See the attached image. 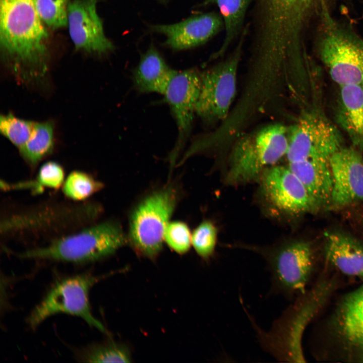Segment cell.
<instances>
[{"instance_id":"1","label":"cell","mask_w":363,"mask_h":363,"mask_svg":"<svg viewBox=\"0 0 363 363\" xmlns=\"http://www.w3.org/2000/svg\"><path fill=\"white\" fill-rule=\"evenodd\" d=\"M0 41L5 59L25 81L41 79L48 70V33L35 0H1Z\"/></svg>"},{"instance_id":"2","label":"cell","mask_w":363,"mask_h":363,"mask_svg":"<svg viewBox=\"0 0 363 363\" xmlns=\"http://www.w3.org/2000/svg\"><path fill=\"white\" fill-rule=\"evenodd\" d=\"M128 243L122 226L116 222L107 221L86 226L57 237L45 246L17 255L21 258L83 263L108 257Z\"/></svg>"},{"instance_id":"3","label":"cell","mask_w":363,"mask_h":363,"mask_svg":"<svg viewBox=\"0 0 363 363\" xmlns=\"http://www.w3.org/2000/svg\"><path fill=\"white\" fill-rule=\"evenodd\" d=\"M179 198L175 186L169 184L143 198L129 216L128 243L144 257L154 259L161 252L164 234Z\"/></svg>"},{"instance_id":"4","label":"cell","mask_w":363,"mask_h":363,"mask_svg":"<svg viewBox=\"0 0 363 363\" xmlns=\"http://www.w3.org/2000/svg\"><path fill=\"white\" fill-rule=\"evenodd\" d=\"M324 286L306 299L286 310L268 331L262 330L252 320L262 347L275 358L284 362H305L302 347L304 331L324 302L327 294Z\"/></svg>"},{"instance_id":"5","label":"cell","mask_w":363,"mask_h":363,"mask_svg":"<svg viewBox=\"0 0 363 363\" xmlns=\"http://www.w3.org/2000/svg\"><path fill=\"white\" fill-rule=\"evenodd\" d=\"M288 145V127L280 123L271 124L243 135L231 151L228 180L237 183L254 178L285 156Z\"/></svg>"},{"instance_id":"6","label":"cell","mask_w":363,"mask_h":363,"mask_svg":"<svg viewBox=\"0 0 363 363\" xmlns=\"http://www.w3.org/2000/svg\"><path fill=\"white\" fill-rule=\"evenodd\" d=\"M244 36L226 59L201 73V85L196 114L206 124L222 121L229 113L236 93Z\"/></svg>"},{"instance_id":"7","label":"cell","mask_w":363,"mask_h":363,"mask_svg":"<svg viewBox=\"0 0 363 363\" xmlns=\"http://www.w3.org/2000/svg\"><path fill=\"white\" fill-rule=\"evenodd\" d=\"M97 280L92 275L83 274L58 281L32 312L28 324L34 328L51 316L65 313L80 317L90 326L107 333L104 326L93 316L89 300V291Z\"/></svg>"},{"instance_id":"8","label":"cell","mask_w":363,"mask_h":363,"mask_svg":"<svg viewBox=\"0 0 363 363\" xmlns=\"http://www.w3.org/2000/svg\"><path fill=\"white\" fill-rule=\"evenodd\" d=\"M288 163L309 159L329 160L342 147L338 130L322 113L309 111L301 114L288 127Z\"/></svg>"},{"instance_id":"9","label":"cell","mask_w":363,"mask_h":363,"mask_svg":"<svg viewBox=\"0 0 363 363\" xmlns=\"http://www.w3.org/2000/svg\"><path fill=\"white\" fill-rule=\"evenodd\" d=\"M265 254L271 275V293L286 298L305 294L314 265L310 244L295 241Z\"/></svg>"},{"instance_id":"10","label":"cell","mask_w":363,"mask_h":363,"mask_svg":"<svg viewBox=\"0 0 363 363\" xmlns=\"http://www.w3.org/2000/svg\"><path fill=\"white\" fill-rule=\"evenodd\" d=\"M318 49L331 78L340 87L363 86V41L331 25L326 28Z\"/></svg>"},{"instance_id":"11","label":"cell","mask_w":363,"mask_h":363,"mask_svg":"<svg viewBox=\"0 0 363 363\" xmlns=\"http://www.w3.org/2000/svg\"><path fill=\"white\" fill-rule=\"evenodd\" d=\"M201 85V73L196 70L175 71L163 94L177 127V140L169 157L171 167L175 165L190 135Z\"/></svg>"},{"instance_id":"12","label":"cell","mask_w":363,"mask_h":363,"mask_svg":"<svg viewBox=\"0 0 363 363\" xmlns=\"http://www.w3.org/2000/svg\"><path fill=\"white\" fill-rule=\"evenodd\" d=\"M20 212L6 217L2 222L1 231L5 235L16 232L35 231L50 228L51 225L60 222L66 224L72 222H88L93 220L99 214L101 209L94 204L48 207Z\"/></svg>"},{"instance_id":"13","label":"cell","mask_w":363,"mask_h":363,"mask_svg":"<svg viewBox=\"0 0 363 363\" xmlns=\"http://www.w3.org/2000/svg\"><path fill=\"white\" fill-rule=\"evenodd\" d=\"M98 0H74L69 3L68 25L70 38L77 49L102 54L114 48L106 37L97 12Z\"/></svg>"},{"instance_id":"14","label":"cell","mask_w":363,"mask_h":363,"mask_svg":"<svg viewBox=\"0 0 363 363\" xmlns=\"http://www.w3.org/2000/svg\"><path fill=\"white\" fill-rule=\"evenodd\" d=\"M264 173L263 190L277 208L297 214L316 207L306 187L288 167L272 166Z\"/></svg>"},{"instance_id":"15","label":"cell","mask_w":363,"mask_h":363,"mask_svg":"<svg viewBox=\"0 0 363 363\" xmlns=\"http://www.w3.org/2000/svg\"><path fill=\"white\" fill-rule=\"evenodd\" d=\"M331 202L343 206L363 201V158L352 147H341L329 159Z\"/></svg>"},{"instance_id":"16","label":"cell","mask_w":363,"mask_h":363,"mask_svg":"<svg viewBox=\"0 0 363 363\" xmlns=\"http://www.w3.org/2000/svg\"><path fill=\"white\" fill-rule=\"evenodd\" d=\"M223 28L221 15L215 12L193 16L173 24L150 26L152 31L165 35V46L176 50L203 44Z\"/></svg>"},{"instance_id":"17","label":"cell","mask_w":363,"mask_h":363,"mask_svg":"<svg viewBox=\"0 0 363 363\" xmlns=\"http://www.w3.org/2000/svg\"><path fill=\"white\" fill-rule=\"evenodd\" d=\"M327 259L343 274L363 278V247L354 238L342 232L325 233Z\"/></svg>"},{"instance_id":"18","label":"cell","mask_w":363,"mask_h":363,"mask_svg":"<svg viewBox=\"0 0 363 363\" xmlns=\"http://www.w3.org/2000/svg\"><path fill=\"white\" fill-rule=\"evenodd\" d=\"M288 167L306 187L316 207L331 202L333 182L329 160H305L288 163Z\"/></svg>"},{"instance_id":"19","label":"cell","mask_w":363,"mask_h":363,"mask_svg":"<svg viewBox=\"0 0 363 363\" xmlns=\"http://www.w3.org/2000/svg\"><path fill=\"white\" fill-rule=\"evenodd\" d=\"M174 72L166 64L156 48L151 45L142 55L134 71V86L141 93L163 95Z\"/></svg>"},{"instance_id":"20","label":"cell","mask_w":363,"mask_h":363,"mask_svg":"<svg viewBox=\"0 0 363 363\" xmlns=\"http://www.w3.org/2000/svg\"><path fill=\"white\" fill-rule=\"evenodd\" d=\"M337 118L354 146L363 147V86H340Z\"/></svg>"},{"instance_id":"21","label":"cell","mask_w":363,"mask_h":363,"mask_svg":"<svg viewBox=\"0 0 363 363\" xmlns=\"http://www.w3.org/2000/svg\"><path fill=\"white\" fill-rule=\"evenodd\" d=\"M337 325L347 344L363 348V285L343 298L337 311Z\"/></svg>"},{"instance_id":"22","label":"cell","mask_w":363,"mask_h":363,"mask_svg":"<svg viewBox=\"0 0 363 363\" xmlns=\"http://www.w3.org/2000/svg\"><path fill=\"white\" fill-rule=\"evenodd\" d=\"M249 0H205L202 5L215 4L222 18L225 35L222 45L212 58L222 56L238 35L242 27Z\"/></svg>"},{"instance_id":"23","label":"cell","mask_w":363,"mask_h":363,"mask_svg":"<svg viewBox=\"0 0 363 363\" xmlns=\"http://www.w3.org/2000/svg\"><path fill=\"white\" fill-rule=\"evenodd\" d=\"M54 146V128L51 122H35L28 141L19 149L30 165L35 166L51 153Z\"/></svg>"},{"instance_id":"24","label":"cell","mask_w":363,"mask_h":363,"mask_svg":"<svg viewBox=\"0 0 363 363\" xmlns=\"http://www.w3.org/2000/svg\"><path fill=\"white\" fill-rule=\"evenodd\" d=\"M103 184L91 174L80 170L71 172L65 178L62 186L64 195L76 201L86 200L101 190Z\"/></svg>"},{"instance_id":"25","label":"cell","mask_w":363,"mask_h":363,"mask_svg":"<svg viewBox=\"0 0 363 363\" xmlns=\"http://www.w3.org/2000/svg\"><path fill=\"white\" fill-rule=\"evenodd\" d=\"M79 358L87 362H129L131 356L125 347L114 343L92 345L84 349Z\"/></svg>"},{"instance_id":"26","label":"cell","mask_w":363,"mask_h":363,"mask_svg":"<svg viewBox=\"0 0 363 363\" xmlns=\"http://www.w3.org/2000/svg\"><path fill=\"white\" fill-rule=\"evenodd\" d=\"M34 123L8 113L1 116L0 131L4 137L19 149L30 137Z\"/></svg>"},{"instance_id":"27","label":"cell","mask_w":363,"mask_h":363,"mask_svg":"<svg viewBox=\"0 0 363 363\" xmlns=\"http://www.w3.org/2000/svg\"><path fill=\"white\" fill-rule=\"evenodd\" d=\"M69 0H35L37 12L42 22L52 28L68 24Z\"/></svg>"},{"instance_id":"28","label":"cell","mask_w":363,"mask_h":363,"mask_svg":"<svg viewBox=\"0 0 363 363\" xmlns=\"http://www.w3.org/2000/svg\"><path fill=\"white\" fill-rule=\"evenodd\" d=\"M217 229L210 220L199 224L192 233V245L198 255L208 260L213 255L217 241Z\"/></svg>"},{"instance_id":"29","label":"cell","mask_w":363,"mask_h":363,"mask_svg":"<svg viewBox=\"0 0 363 363\" xmlns=\"http://www.w3.org/2000/svg\"><path fill=\"white\" fill-rule=\"evenodd\" d=\"M164 241L176 253H186L192 245V233L188 225L182 221H169L164 231Z\"/></svg>"},{"instance_id":"30","label":"cell","mask_w":363,"mask_h":363,"mask_svg":"<svg viewBox=\"0 0 363 363\" xmlns=\"http://www.w3.org/2000/svg\"><path fill=\"white\" fill-rule=\"evenodd\" d=\"M65 179L63 167L56 162L48 161L40 167L36 179L31 186L39 191L44 188L58 189L63 186Z\"/></svg>"}]
</instances>
